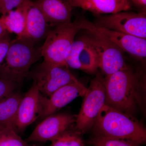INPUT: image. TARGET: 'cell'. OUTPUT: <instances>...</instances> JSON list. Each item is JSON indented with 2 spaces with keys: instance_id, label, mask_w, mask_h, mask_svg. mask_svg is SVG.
I'll use <instances>...</instances> for the list:
<instances>
[{
  "instance_id": "obj_1",
  "label": "cell",
  "mask_w": 146,
  "mask_h": 146,
  "mask_svg": "<svg viewBox=\"0 0 146 146\" xmlns=\"http://www.w3.org/2000/svg\"><path fill=\"white\" fill-rule=\"evenodd\" d=\"M106 104L133 115L145 102V75L127 66L104 78Z\"/></svg>"
},
{
  "instance_id": "obj_2",
  "label": "cell",
  "mask_w": 146,
  "mask_h": 146,
  "mask_svg": "<svg viewBox=\"0 0 146 146\" xmlns=\"http://www.w3.org/2000/svg\"><path fill=\"white\" fill-rule=\"evenodd\" d=\"M95 136L123 139L140 146L146 141L145 128L133 115L105 104L93 125Z\"/></svg>"
},
{
  "instance_id": "obj_3",
  "label": "cell",
  "mask_w": 146,
  "mask_h": 146,
  "mask_svg": "<svg viewBox=\"0 0 146 146\" xmlns=\"http://www.w3.org/2000/svg\"><path fill=\"white\" fill-rule=\"evenodd\" d=\"M42 56L40 48L28 38L17 37L11 42L5 60L0 65V78L15 82L19 86L29 75L32 65Z\"/></svg>"
},
{
  "instance_id": "obj_4",
  "label": "cell",
  "mask_w": 146,
  "mask_h": 146,
  "mask_svg": "<svg viewBox=\"0 0 146 146\" xmlns=\"http://www.w3.org/2000/svg\"><path fill=\"white\" fill-rule=\"evenodd\" d=\"M80 30L79 20L54 26L48 31L44 43L40 48L44 60L54 65L68 66L66 56Z\"/></svg>"
},
{
  "instance_id": "obj_5",
  "label": "cell",
  "mask_w": 146,
  "mask_h": 146,
  "mask_svg": "<svg viewBox=\"0 0 146 146\" xmlns=\"http://www.w3.org/2000/svg\"><path fill=\"white\" fill-rule=\"evenodd\" d=\"M81 30H85L86 35L98 56L99 68L106 76L126 68L123 52L113 43L92 29L87 20H79Z\"/></svg>"
},
{
  "instance_id": "obj_6",
  "label": "cell",
  "mask_w": 146,
  "mask_h": 146,
  "mask_svg": "<svg viewBox=\"0 0 146 146\" xmlns=\"http://www.w3.org/2000/svg\"><path fill=\"white\" fill-rule=\"evenodd\" d=\"M83 97L75 122V130L81 134L92 128L100 110L106 104L104 78L102 74L97 73Z\"/></svg>"
},
{
  "instance_id": "obj_7",
  "label": "cell",
  "mask_w": 146,
  "mask_h": 146,
  "mask_svg": "<svg viewBox=\"0 0 146 146\" xmlns=\"http://www.w3.org/2000/svg\"><path fill=\"white\" fill-rule=\"evenodd\" d=\"M28 76L33 80L40 93L47 97L60 87L78 81L68 66L54 65L44 60Z\"/></svg>"
},
{
  "instance_id": "obj_8",
  "label": "cell",
  "mask_w": 146,
  "mask_h": 146,
  "mask_svg": "<svg viewBox=\"0 0 146 146\" xmlns=\"http://www.w3.org/2000/svg\"><path fill=\"white\" fill-rule=\"evenodd\" d=\"M125 11L99 16L94 24L97 26L146 39V13Z\"/></svg>"
},
{
  "instance_id": "obj_9",
  "label": "cell",
  "mask_w": 146,
  "mask_h": 146,
  "mask_svg": "<svg viewBox=\"0 0 146 146\" xmlns=\"http://www.w3.org/2000/svg\"><path fill=\"white\" fill-rule=\"evenodd\" d=\"M68 67L90 74L99 68L98 59L87 35L74 40L66 56Z\"/></svg>"
},
{
  "instance_id": "obj_10",
  "label": "cell",
  "mask_w": 146,
  "mask_h": 146,
  "mask_svg": "<svg viewBox=\"0 0 146 146\" xmlns=\"http://www.w3.org/2000/svg\"><path fill=\"white\" fill-rule=\"evenodd\" d=\"M76 119L74 115L64 113L50 115L36 126L26 141L27 143L51 141L71 128L75 123Z\"/></svg>"
},
{
  "instance_id": "obj_11",
  "label": "cell",
  "mask_w": 146,
  "mask_h": 146,
  "mask_svg": "<svg viewBox=\"0 0 146 146\" xmlns=\"http://www.w3.org/2000/svg\"><path fill=\"white\" fill-rule=\"evenodd\" d=\"M44 97L33 82L30 89L23 96L19 104L16 116V131H23L40 117Z\"/></svg>"
},
{
  "instance_id": "obj_12",
  "label": "cell",
  "mask_w": 146,
  "mask_h": 146,
  "mask_svg": "<svg viewBox=\"0 0 146 146\" xmlns=\"http://www.w3.org/2000/svg\"><path fill=\"white\" fill-rule=\"evenodd\" d=\"M87 23L92 29L113 43L123 52L139 60L145 59L146 39L97 26L88 20Z\"/></svg>"
},
{
  "instance_id": "obj_13",
  "label": "cell",
  "mask_w": 146,
  "mask_h": 146,
  "mask_svg": "<svg viewBox=\"0 0 146 146\" xmlns=\"http://www.w3.org/2000/svg\"><path fill=\"white\" fill-rule=\"evenodd\" d=\"M86 89L78 80L60 87L49 97L44 96L40 118L45 119L65 107L78 97H83Z\"/></svg>"
},
{
  "instance_id": "obj_14",
  "label": "cell",
  "mask_w": 146,
  "mask_h": 146,
  "mask_svg": "<svg viewBox=\"0 0 146 146\" xmlns=\"http://www.w3.org/2000/svg\"><path fill=\"white\" fill-rule=\"evenodd\" d=\"M21 7L25 20V29L21 37L28 38L35 42L46 35L49 30V24L33 2L25 0Z\"/></svg>"
},
{
  "instance_id": "obj_15",
  "label": "cell",
  "mask_w": 146,
  "mask_h": 146,
  "mask_svg": "<svg viewBox=\"0 0 146 146\" xmlns=\"http://www.w3.org/2000/svg\"><path fill=\"white\" fill-rule=\"evenodd\" d=\"M33 3L50 25L72 22L73 7L68 0H37Z\"/></svg>"
},
{
  "instance_id": "obj_16",
  "label": "cell",
  "mask_w": 146,
  "mask_h": 146,
  "mask_svg": "<svg viewBox=\"0 0 146 146\" xmlns=\"http://www.w3.org/2000/svg\"><path fill=\"white\" fill-rule=\"evenodd\" d=\"M72 7H79L97 15L114 14L131 7L129 0H68Z\"/></svg>"
},
{
  "instance_id": "obj_17",
  "label": "cell",
  "mask_w": 146,
  "mask_h": 146,
  "mask_svg": "<svg viewBox=\"0 0 146 146\" xmlns=\"http://www.w3.org/2000/svg\"><path fill=\"white\" fill-rule=\"evenodd\" d=\"M22 98L21 93L16 91L0 101V130L8 127L16 129V116Z\"/></svg>"
},
{
  "instance_id": "obj_18",
  "label": "cell",
  "mask_w": 146,
  "mask_h": 146,
  "mask_svg": "<svg viewBox=\"0 0 146 146\" xmlns=\"http://www.w3.org/2000/svg\"><path fill=\"white\" fill-rule=\"evenodd\" d=\"M1 18L9 33H15L18 37L22 36L25 29V20L21 6Z\"/></svg>"
},
{
  "instance_id": "obj_19",
  "label": "cell",
  "mask_w": 146,
  "mask_h": 146,
  "mask_svg": "<svg viewBox=\"0 0 146 146\" xmlns=\"http://www.w3.org/2000/svg\"><path fill=\"white\" fill-rule=\"evenodd\" d=\"M81 133L71 128L61 133L51 141L49 146H84V142Z\"/></svg>"
},
{
  "instance_id": "obj_20",
  "label": "cell",
  "mask_w": 146,
  "mask_h": 146,
  "mask_svg": "<svg viewBox=\"0 0 146 146\" xmlns=\"http://www.w3.org/2000/svg\"><path fill=\"white\" fill-rule=\"evenodd\" d=\"M0 146H31L18 135L15 128H5L0 130Z\"/></svg>"
},
{
  "instance_id": "obj_21",
  "label": "cell",
  "mask_w": 146,
  "mask_h": 146,
  "mask_svg": "<svg viewBox=\"0 0 146 146\" xmlns=\"http://www.w3.org/2000/svg\"><path fill=\"white\" fill-rule=\"evenodd\" d=\"M89 143L94 146H139L126 140L117 138L95 136Z\"/></svg>"
},
{
  "instance_id": "obj_22",
  "label": "cell",
  "mask_w": 146,
  "mask_h": 146,
  "mask_svg": "<svg viewBox=\"0 0 146 146\" xmlns=\"http://www.w3.org/2000/svg\"><path fill=\"white\" fill-rule=\"evenodd\" d=\"M18 87V84L13 82L0 78V101L15 92Z\"/></svg>"
},
{
  "instance_id": "obj_23",
  "label": "cell",
  "mask_w": 146,
  "mask_h": 146,
  "mask_svg": "<svg viewBox=\"0 0 146 146\" xmlns=\"http://www.w3.org/2000/svg\"><path fill=\"white\" fill-rule=\"evenodd\" d=\"M25 0H0V14L6 15L9 11L23 4Z\"/></svg>"
},
{
  "instance_id": "obj_24",
  "label": "cell",
  "mask_w": 146,
  "mask_h": 146,
  "mask_svg": "<svg viewBox=\"0 0 146 146\" xmlns=\"http://www.w3.org/2000/svg\"><path fill=\"white\" fill-rule=\"evenodd\" d=\"M11 42L9 33L0 39V65L5 59Z\"/></svg>"
},
{
  "instance_id": "obj_25",
  "label": "cell",
  "mask_w": 146,
  "mask_h": 146,
  "mask_svg": "<svg viewBox=\"0 0 146 146\" xmlns=\"http://www.w3.org/2000/svg\"><path fill=\"white\" fill-rule=\"evenodd\" d=\"M8 33L7 30L5 25L2 19L0 17V39L3 37Z\"/></svg>"
},
{
  "instance_id": "obj_26",
  "label": "cell",
  "mask_w": 146,
  "mask_h": 146,
  "mask_svg": "<svg viewBox=\"0 0 146 146\" xmlns=\"http://www.w3.org/2000/svg\"><path fill=\"white\" fill-rule=\"evenodd\" d=\"M134 2L141 6H146V0H133Z\"/></svg>"
},
{
  "instance_id": "obj_27",
  "label": "cell",
  "mask_w": 146,
  "mask_h": 146,
  "mask_svg": "<svg viewBox=\"0 0 146 146\" xmlns=\"http://www.w3.org/2000/svg\"><path fill=\"white\" fill-rule=\"evenodd\" d=\"M32 146H40L37 145H33Z\"/></svg>"
}]
</instances>
